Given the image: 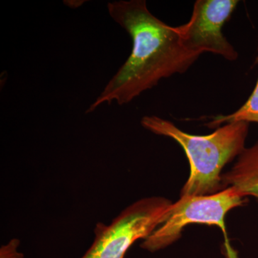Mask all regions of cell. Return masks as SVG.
<instances>
[{"mask_svg":"<svg viewBox=\"0 0 258 258\" xmlns=\"http://www.w3.org/2000/svg\"><path fill=\"white\" fill-rule=\"evenodd\" d=\"M107 8L111 18L128 32L133 47L128 59L86 113L103 103H130L161 80L184 74L201 55L186 49L176 27L152 15L145 0L112 2Z\"/></svg>","mask_w":258,"mask_h":258,"instance_id":"6da1fadb","label":"cell"},{"mask_svg":"<svg viewBox=\"0 0 258 258\" xmlns=\"http://www.w3.org/2000/svg\"><path fill=\"white\" fill-rule=\"evenodd\" d=\"M141 123L152 133L174 139L184 149L190 174L180 198L211 195L223 189L222 170L245 149L249 125L247 122H232L208 135H194L156 115L143 117Z\"/></svg>","mask_w":258,"mask_h":258,"instance_id":"7a4b0ae2","label":"cell"},{"mask_svg":"<svg viewBox=\"0 0 258 258\" xmlns=\"http://www.w3.org/2000/svg\"><path fill=\"white\" fill-rule=\"evenodd\" d=\"M168 199L151 197L129 205L109 225L97 223L94 240L81 258H124L131 246L152 235L167 217Z\"/></svg>","mask_w":258,"mask_h":258,"instance_id":"3957f363","label":"cell"},{"mask_svg":"<svg viewBox=\"0 0 258 258\" xmlns=\"http://www.w3.org/2000/svg\"><path fill=\"white\" fill-rule=\"evenodd\" d=\"M247 201V198L232 187L211 195L181 197L171 205L164 223L143 240L141 247L152 252L160 250L179 240L186 225L206 224L221 229L228 253H232L225 230V217L231 210L245 205Z\"/></svg>","mask_w":258,"mask_h":258,"instance_id":"277c9868","label":"cell"},{"mask_svg":"<svg viewBox=\"0 0 258 258\" xmlns=\"http://www.w3.org/2000/svg\"><path fill=\"white\" fill-rule=\"evenodd\" d=\"M240 3L238 0H198L189 22L176 27L183 45L197 53L212 52L235 61L238 52L222 32Z\"/></svg>","mask_w":258,"mask_h":258,"instance_id":"5b68a950","label":"cell"},{"mask_svg":"<svg viewBox=\"0 0 258 258\" xmlns=\"http://www.w3.org/2000/svg\"><path fill=\"white\" fill-rule=\"evenodd\" d=\"M222 189L232 187L244 198L258 200V140L244 149L230 170L222 174Z\"/></svg>","mask_w":258,"mask_h":258,"instance_id":"8992f818","label":"cell"},{"mask_svg":"<svg viewBox=\"0 0 258 258\" xmlns=\"http://www.w3.org/2000/svg\"><path fill=\"white\" fill-rule=\"evenodd\" d=\"M255 63L258 64V47ZM238 121L258 124V79L250 96L239 109L229 115H219L213 117L211 121L208 122L206 125L210 128H217L226 123Z\"/></svg>","mask_w":258,"mask_h":258,"instance_id":"52a82bcc","label":"cell"},{"mask_svg":"<svg viewBox=\"0 0 258 258\" xmlns=\"http://www.w3.org/2000/svg\"><path fill=\"white\" fill-rule=\"evenodd\" d=\"M20 240L12 239L8 244L2 246L0 248V258H24V254L19 252Z\"/></svg>","mask_w":258,"mask_h":258,"instance_id":"ba28073f","label":"cell"}]
</instances>
